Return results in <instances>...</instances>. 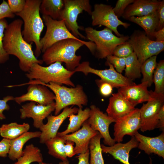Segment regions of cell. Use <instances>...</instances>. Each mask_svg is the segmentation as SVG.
<instances>
[{
  "mask_svg": "<svg viewBox=\"0 0 164 164\" xmlns=\"http://www.w3.org/2000/svg\"><path fill=\"white\" fill-rule=\"evenodd\" d=\"M23 24L22 20L19 19L8 24L5 30L3 43L7 53L9 55L16 56L19 60L20 69L28 72L33 64L41 65L43 62L36 58L32 50L31 44L24 39L21 30Z\"/></svg>",
  "mask_w": 164,
  "mask_h": 164,
  "instance_id": "obj_1",
  "label": "cell"
},
{
  "mask_svg": "<svg viewBox=\"0 0 164 164\" xmlns=\"http://www.w3.org/2000/svg\"><path fill=\"white\" fill-rule=\"evenodd\" d=\"M85 45L94 55L96 46L91 41L68 39L59 41L47 48L43 53L42 60L47 65L56 62L64 63L66 69L74 71L80 64L82 57L76 51Z\"/></svg>",
  "mask_w": 164,
  "mask_h": 164,
  "instance_id": "obj_2",
  "label": "cell"
},
{
  "mask_svg": "<svg viewBox=\"0 0 164 164\" xmlns=\"http://www.w3.org/2000/svg\"><path fill=\"white\" fill-rule=\"evenodd\" d=\"M41 0H26L23 10L15 14L20 17L24 24L22 34L24 40L28 43H34L36 49L34 53L36 57L41 53L40 47V36L44 25L40 15Z\"/></svg>",
  "mask_w": 164,
  "mask_h": 164,
  "instance_id": "obj_3",
  "label": "cell"
},
{
  "mask_svg": "<svg viewBox=\"0 0 164 164\" xmlns=\"http://www.w3.org/2000/svg\"><path fill=\"white\" fill-rule=\"evenodd\" d=\"M31 83L44 85L53 92L55 96V115L58 114L63 109L70 105H75L79 108H82L83 106L87 104V96L83 87L80 84L69 87L53 82L45 84L36 80H32Z\"/></svg>",
  "mask_w": 164,
  "mask_h": 164,
  "instance_id": "obj_4",
  "label": "cell"
},
{
  "mask_svg": "<svg viewBox=\"0 0 164 164\" xmlns=\"http://www.w3.org/2000/svg\"><path fill=\"white\" fill-rule=\"evenodd\" d=\"M62 63L56 62L47 67L33 63L26 76L30 80H38L45 84L53 82L60 85L63 84L72 87H75L71 80L75 72L68 70Z\"/></svg>",
  "mask_w": 164,
  "mask_h": 164,
  "instance_id": "obj_5",
  "label": "cell"
},
{
  "mask_svg": "<svg viewBox=\"0 0 164 164\" xmlns=\"http://www.w3.org/2000/svg\"><path fill=\"white\" fill-rule=\"evenodd\" d=\"M86 38L94 43L96 46L94 55L99 59H103L113 55L114 51L118 45L127 41L128 36L118 37L114 35L112 31L105 27L97 30L90 27L84 29Z\"/></svg>",
  "mask_w": 164,
  "mask_h": 164,
  "instance_id": "obj_6",
  "label": "cell"
},
{
  "mask_svg": "<svg viewBox=\"0 0 164 164\" xmlns=\"http://www.w3.org/2000/svg\"><path fill=\"white\" fill-rule=\"evenodd\" d=\"M142 64L149 58L157 56L164 50V41L151 40L144 31L135 30L128 41Z\"/></svg>",
  "mask_w": 164,
  "mask_h": 164,
  "instance_id": "obj_7",
  "label": "cell"
},
{
  "mask_svg": "<svg viewBox=\"0 0 164 164\" xmlns=\"http://www.w3.org/2000/svg\"><path fill=\"white\" fill-rule=\"evenodd\" d=\"M64 5L61 11L60 20H63L69 30L75 37L86 39L79 32L82 28L77 21L79 14L85 11L90 15L92 12L89 0H63Z\"/></svg>",
  "mask_w": 164,
  "mask_h": 164,
  "instance_id": "obj_8",
  "label": "cell"
},
{
  "mask_svg": "<svg viewBox=\"0 0 164 164\" xmlns=\"http://www.w3.org/2000/svg\"><path fill=\"white\" fill-rule=\"evenodd\" d=\"M42 16V19L46 27L45 34L40 40V47L43 53L59 41L68 39L81 40L71 32L63 20H54L49 16Z\"/></svg>",
  "mask_w": 164,
  "mask_h": 164,
  "instance_id": "obj_9",
  "label": "cell"
},
{
  "mask_svg": "<svg viewBox=\"0 0 164 164\" xmlns=\"http://www.w3.org/2000/svg\"><path fill=\"white\" fill-rule=\"evenodd\" d=\"M109 68L104 70H98L91 67L90 63L85 61L80 63L74 70V71L80 72L85 75L91 73L99 77L102 80L107 82L112 85L113 87L121 88L135 84L121 73L117 72L111 64L106 62Z\"/></svg>",
  "mask_w": 164,
  "mask_h": 164,
  "instance_id": "obj_10",
  "label": "cell"
},
{
  "mask_svg": "<svg viewBox=\"0 0 164 164\" xmlns=\"http://www.w3.org/2000/svg\"><path fill=\"white\" fill-rule=\"evenodd\" d=\"M152 99L143 104L140 109V129L142 132L158 128L159 111L164 105V94H157L150 91Z\"/></svg>",
  "mask_w": 164,
  "mask_h": 164,
  "instance_id": "obj_11",
  "label": "cell"
},
{
  "mask_svg": "<svg viewBox=\"0 0 164 164\" xmlns=\"http://www.w3.org/2000/svg\"><path fill=\"white\" fill-rule=\"evenodd\" d=\"M91 15L93 26H104L113 31L118 37L123 35L118 30L119 26H122L127 28L130 25L119 20L114 13L113 7L109 5L102 3L95 4Z\"/></svg>",
  "mask_w": 164,
  "mask_h": 164,
  "instance_id": "obj_12",
  "label": "cell"
},
{
  "mask_svg": "<svg viewBox=\"0 0 164 164\" xmlns=\"http://www.w3.org/2000/svg\"><path fill=\"white\" fill-rule=\"evenodd\" d=\"M140 126V109L135 108L128 114L116 121L114 125V141L115 142H121L126 135L134 136Z\"/></svg>",
  "mask_w": 164,
  "mask_h": 164,
  "instance_id": "obj_13",
  "label": "cell"
},
{
  "mask_svg": "<svg viewBox=\"0 0 164 164\" xmlns=\"http://www.w3.org/2000/svg\"><path fill=\"white\" fill-rule=\"evenodd\" d=\"M90 108V116L87 121L91 128L100 134L104 144L109 146L114 145L115 142L111 137L109 127L112 123L115 122V121L94 105H91Z\"/></svg>",
  "mask_w": 164,
  "mask_h": 164,
  "instance_id": "obj_14",
  "label": "cell"
},
{
  "mask_svg": "<svg viewBox=\"0 0 164 164\" xmlns=\"http://www.w3.org/2000/svg\"><path fill=\"white\" fill-rule=\"evenodd\" d=\"M79 108L76 107H67L63 111L56 115H49L47 117V121L43 124L39 129L41 132L39 138L41 143H45L49 139L54 138L57 135L58 131L63 121L72 114L77 113Z\"/></svg>",
  "mask_w": 164,
  "mask_h": 164,
  "instance_id": "obj_15",
  "label": "cell"
},
{
  "mask_svg": "<svg viewBox=\"0 0 164 164\" xmlns=\"http://www.w3.org/2000/svg\"><path fill=\"white\" fill-rule=\"evenodd\" d=\"M27 92L21 96L14 97V100L18 104L26 101L36 102L39 104L46 105L54 102L55 96L47 87L41 84H30Z\"/></svg>",
  "mask_w": 164,
  "mask_h": 164,
  "instance_id": "obj_16",
  "label": "cell"
},
{
  "mask_svg": "<svg viewBox=\"0 0 164 164\" xmlns=\"http://www.w3.org/2000/svg\"><path fill=\"white\" fill-rule=\"evenodd\" d=\"M55 109V102L46 105H36V103L31 101L22 106L19 109L20 118L25 119L32 118L33 120L34 126L39 128L43 124V121Z\"/></svg>",
  "mask_w": 164,
  "mask_h": 164,
  "instance_id": "obj_17",
  "label": "cell"
},
{
  "mask_svg": "<svg viewBox=\"0 0 164 164\" xmlns=\"http://www.w3.org/2000/svg\"><path fill=\"white\" fill-rule=\"evenodd\" d=\"M98 132L92 129L87 120L83 124L81 128L77 131L60 136L65 141H71L75 143L74 151L75 155L84 152L88 150L90 140Z\"/></svg>",
  "mask_w": 164,
  "mask_h": 164,
  "instance_id": "obj_18",
  "label": "cell"
},
{
  "mask_svg": "<svg viewBox=\"0 0 164 164\" xmlns=\"http://www.w3.org/2000/svg\"><path fill=\"white\" fill-rule=\"evenodd\" d=\"M147 82H142L119 88L118 93L134 107L138 104L147 102L152 99L150 91H148Z\"/></svg>",
  "mask_w": 164,
  "mask_h": 164,
  "instance_id": "obj_19",
  "label": "cell"
},
{
  "mask_svg": "<svg viewBox=\"0 0 164 164\" xmlns=\"http://www.w3.org/2000/svg\"><path fill=\"white\" fill-rule=\"evenodd\" d=\"M161 2L157 0H135L127 7L122 17L128 19L132 16L141 17L152 14L157 11Z\"/></svg>",
  "mask_w": 164,
  "mask_h": 164,
  "instance_id": "obj_20",
  "label": "cell"
},
{
  "mask_svg": "<svg viewBox=\"0 0 164 164\" xmlns=\"http://www.w3.org/2000/svg\"><path fill=\"white\" fill-rule=\"evenodd\" d=\"M134 137L138 142V148L149 155L154 153L164 158V133L154 137L145 136L138 132Z\"/></svg>",
  "mask_w": 164,
  "mask_h": 164,
  "instance_id": "obj_21",
  "label": "cell"
},
{
  "mask_svg": "<svg viewBox=\"0 0 164 164\" xmlns=\"http://www.w3.org/2000/svg\"><path fill=\"white\" fill-rule=\"evenodd\" d=\"M135 108L118 93L112 94L106 111L115 121L128 114Z\"/></svg>",
  "mask_w": 164,
  "mask_h": 164,
  "instance_id": "obj_22",
  "label": "cell"
},
{
  "mask_svg": "<svg viewBox=\"0 0 164 164\" xmlns=\"http://www.w3.org/2000/svg\"><path fill=\"white\" fill-rule=\"evenodd\" d=\"M138 143L133 136L128 142L125 143L118 142L109 146L102 144L101 147L102 153L111 154L123 164H130L129 162V152L133 149L138 147Z\"/></svg>",
  "mask_w": 164,
  "mask_h": 164,
  "instance_id": "obj_23",
  "label": "cell"
},
{
  "mask_svg": "<svg viewBox=\"0 0 164 164\" xmlns=\"http://www.w3.org/2000/svg\"><path fill=\"white\" fill-rule=\"evenodd\" d=\"M41 133L40 131H28L16 138L10 140L8 154L9 159L12 161L18 159L23 154V148L25 144L32 138H39Z\"/></svg>",
  "mask_w": 164,
  "mask_h": 164,
  "instance_id": "obj_24",
  "label": "cell"
},
{
  "mask_svg": "<svg viewBox=\"0 0 164 164\" xmlns=\"http://www.w3.org/2000/svg\"><path fill=\"white\" fill-rule=\"evenodd\" d=\"M77 114H72L69 117V123L67 129L61 132H58L57 135L62 136L73 133L79 130L83 123L88 119L90 108H86L84 110L79 108Z\"/></svg>",
  "mask_w": 164,
  "mask_h": 164,
  "instance_id": "obj_25",
  "label": "cell"
},
{
  "mask_svg": "<svg viewBox=\"0 0 164 164\" xmlns=\"http://www.w3.org/2000/svg\"><path fill=\"white\" fill-rule=\"evenodd\" d=\"M128 20L135 23L141 27L146 35L151 37L153 33L157 29L158 23L157 11L155 12L143 16H132Z\"/></svg>",
  "mask_w": 164,
  "mask_h": 164,
  "instance_id": "obj_26",
  "label": "cell"
},
{
  "mask_svg": "<svg viewBox=\"0 0 164 164\" xmlns=\"http://www.w3.org/2000/svg\"><path fill=\"white\" fill-rule=\"evenodd\" d=\"M30 128L28 123L19 124L12 122L2 125L0 128V135L3 138L12 140L28 131Z\"/></svg>",
  "mask_w": 164,
  "mask_h": 164,
  "instance_id": "obj_27",
  "label": "cell"
},
{
  "mask_svg": "<svg viewBox=\"0 0 164 164\" xmlns=\"http://www.w3.org/2000/svg\"><path fill=\"white\" fill-rule=\"evenodd\" d=\"M64 5L63 0H42L40 12L43 15L49 16L54 20H60Z\"/></svg>",
  "mask_w": 164,
  "mask_h": 164,
  "instance_id": "obj_28",
  "label": "cell"
},
{
  "mask_svg": "<svg viewBox=\"0 0 164 164\" xmlns=\"http://www.w3.org/2000/svg\"><path fill=\"white\" fill-rule=\"evenodd\" d=\"M48 153L62 161L67 160L66 155L64 146L65 141L60 137L57 135L46 142Z\"/></svg>",
  "mask_w": 164,
  "mask_h": 164,
  "instance_id": "obj_29",
  "label": "cell"
},
{
  "mask_svg": "<svg viewBox=\"0 0 164 164\" xmlns=\"http://www.w3.org/2000/svg\"><path fill=\"white\" fill-rule=\"evenodd\" d=\"M14 164H30L33 162L38 163L43 161L40 149L31 144L26 145L22 155Z\"/></svg>",
  "mask_w": 164,
  "mask_h": 164,
  "instance_id": "obj_30",
  "label": "cell"
},
{
  "mask_svg": "<svg viewBox=\"0 0 164 164\" xmlns=\"http://www.w3.org/2000/svg\"><path fill=\"white\" fill-rule=\"evenodd\" d=\"M125 76L132 80L140 78L141 75V64L135 53H132L125 58Z\"/></svg>",
  "mask_w": 164,
  "mask_h": 164,
  "instance_id": "obj_31",
  "label": "cell"
},
{
  "mask_svg": "<svg viewBox=\"0 0 164 164\" xmlns=\"http://www.w3.org/2000/svg\"><path fill=\"white\" fill-rule=\"evenodd\" d=\"M102 138V136L98 132L90 141L89 145L90 155V164H104L101 144Z\"/></svg>",
  "mask_w": 164,
  "mask_h": 164,
  "instance_id": "obj_32",
  "label": "cell"
},
{
  "mask_svg": "<svg viewBox=\"0 0 164 164\" xmlns=\"http://www.w3.org/2000/svg\"><path fill=\"white\" fill-rule=\"evenodd\" d=\"M157 56H152L144 61L141 66V73L143 78L142 82H147L150 87L153 83L154 71L156 68Z\"/></svg>",
  "mask_w": 164,
  "mask_h": 164,
  "instance_id": "obj_33",
  "label": "cell"
},
{
  "mask_svg": "<svg viewBox=\"0 0 164 164\" xmlns=\"http://www.w3.org/2000/svg\"><path fill=\"white\" fill-rule=\"evenodd\" d=\"M155 84L154 92L157 94H164V60L157 63L154 71L153 83Z\"/></svg>",
  "mask_w": 164,
  "mask_h": 164,
  "instance_id": "obj_34",
  "label": "cell"
},
{
  "mask_svg": "<svg viewBox=\"0 0 164 164\" xmlns=\"http://www.w3.org/2000/svg\"><path fill=\"white\" fill-rule=\"evenodd\" d=\"M8 25L5 19L0 20V63H4L9 59V55L5 50L3 43L5 30Z\"/></svg>",
  "mask_w": 164,
  "mask_h": 164,
  "instance_id": "obj_35",
  "label": "cell"
},
{
  "mask_svg": "<svg viewBox=\"0 0 164 164\" xmlns=\"http://www.w3.org/2000/svg\"><path fill=\"white\" fill-rule=\"evenodd\" d=\"M133 52L132 46L127 41L117 46L114 51L113 55L119 57L126 58Z\"/></svg>",
  "mask_w": 164,
  "mask_h": 164,
  "instance_id": "obj_36",
  "label": "cell"
},
{
  "mask_svg": "<svg viewBox=\"0 0 164 164\" xmlns=\"http://www.w3.org/2000/svg\"><path fill=\"white\" fill-rule=\"evenodd\" d=\"M106 58V62L112 65L118 73H121L125 70L126 63L125 58L111 55L108 56Z\"/></svg>",
  "mask_w": 164,
  "mask_h": 164,
  "instance_id": "obj_37",
  "label": "cell"
},
{
  "mask_svg": "<svg viewBox=\"0 0 164 164\" xmlns=\"http://www.w3.org/2000/svg\"><path fill=\"white\" fill-rule=\"evenodd\" d=\"M135 0H118L115 7L113 8V11L118 17L122 16L125 9L130 4L133 3Z\"/></svg>",
  "mask_w": 164,
  "mask_h": 164,
  "instance_id": "obj_38",
  "label": "cell"
},
{
  "mask_svg": "<svg viewBox=\"0 0 164 164\" xmlns=\"http://www.w3.org/2000/svg\"><path fill=\"white\" fill-rule=\"evenodd\" d=\"M96 82L99 87L100 93L102 96L108 97L111 94L113 87L111 85L101 79L96 80Z\"/></svg>",
  "mask_w": 164,
  "mask_h": 164,
  "instance_id": "obj_39",
  "label": "cell"
},
{
  "mask_svg": "<svg viewBox=\"0 0 164 164\" xmlns=\"http://www.w3.org/2000/svg\"><path fill=\"white\" fill-rule=\"evenodd\" d=\"M7 2L12 12L15 14L23 10L26 0H8Z\"/></svg>",
  "mask_w": 164,
  "mask_h": 164,
  "instance_id": "obj_40",
  "label": "cell"
},
{
  "mask_svg": "<svg viewBox=\"0 0 164 164\" xmlns=\"http://www.w3.org/2000/svg\"><path fill=\"white\" fill-rule=\"evenodd\" d=\"M15 14L11 11L7 1L3 0L0 4V20L6 18H13Z\"/></svg>",
  "mask_w": 164,
  "mask_h": 164,
  "instance_id": "obj_41",
  "label": "cell"
},
{
  "mask_svg": "<svg viewBox=\"0 0 164 164\" xmlns=\"http://www.w3.org/2000/svg\"><path fill=\"white\" fill-rule=\"evenodd\" d=\"M14 97L12 96H7L4 97L2 99H0V120L5 119V117L3 113L5 110H9L10 106L7 102L11 100H14Z\"/></svg>",
  "mask_w": 164,
  "mask_h": 164,
  "instance_id": "obj_42",
  "label": "cell"
},
{
  "mask_svg": "<svg viewBox=\"0 0 164 164\" xmlns=\"http://www.w3.org/2000/svg\"><path fill=\"white\" fill-rule=\"evenodd\" d=\"M158 23V27L155 31L159 30L164 27V1H161L157 10Z\"/></svg>",
  "mask_w": 164,
  "mask_h": 164,
  "instance_id": "obj_43",
  "label": "cell"
},
{
  "mask_svg": "<svg viewBox=\"0 0 164 164\" xmlns=\"http://www.w3.org/2000/svg\"><path fill=\"white\" fill-rule=\"evenodd\" d=\"M10 140L3 138L0 141V157L5 158L8 155Z\"/></svg>",
  "mask_w": 164,
  "mask_h": 164,
  "instance_id": "obj_44",
  "label": "cell"
},
{
  "mask_svg": "<svg viewBox=\"0 0 164 164\" xmlns=\"http://www.w3.org/2000/svg\"><path fill=\"white\" fill-rule=\"evenodd\" d=\"M74 143L71 141H65V152L67 157L70 158L75 155L73 146Z\"/></svg>",
  "mask_w": 164,
  "mask_h": 164,
  "instance_id": "obj_45",
  "label": "cell"
},
{
  "mask_svg": "<svg viewBox=\"0 0 164 164\" xmlns=\"http://www.w3.org/2000/svg\"><path fill=\"white\" fill-rule=\"evenodd\" d=\"M89 150L88 149L86 152L80 154L77 157L78 159V164H90L89 162Z\"/></svg>",
  "mask_w": 164,
  "mask_h": 164,
  "instance_id": "obj_46",
  "label": "cell"
},
{
  "mask_svg": "<svg viewBox=\"0 0 164 164\" xmlns=\"http://www.w3.org/2000/svg\"><path fill=\"white\" fill-rule=\"evenodd\" d=\"M151 37H155L156 41H164V27L159 30L154 31Z\"/></svg>",
  "mask_w": 164,
  "mask_h": 164,
  "instance_id": "obj_47",
  "label": "cell"
},
{
  "mask_svg": "<svg viewBox=\"0 0 164 164\" xmlns=\"http://www.w3.org/2000/svg\"><path fill=\"white\" fill-rule=\"evenodd\" d=\"M159 123L158 128L164 131V105L161 107L158 115Z\"/></svg>",
  "mask_w": 164,
  "mask_h": 164,
  "instance_id": "obj_48",
  "label": "cell"
},
{
  "mask_svg": "<svg viewBox=\"0 0 164 164\" xmlns=\"http://www.w3.org/2000/svg\"><path fill=\"white\" fill-rule=\"evenodd\" d=\"M59 164H69V163L67 159L64 161H62L60 162Z\"/></svg>",
  "mask_w": 164,
  "mask_h": 164,
  "instance_id": "obj_49",
  "label": "cell"
},
{
  "mask_svg": "<svg viewBox=\"0 0 164 164\" xmlns=\"http://www.w3.org/2000/svg\"><path fill=\"white\" fill-rule=\"evenodd\" d=\"M39 164H53L52 163H46V162H43L39 163Z\"/></svg>",
  "mask_w": 164,
  "mask_h": 164,
  "instance_id": "obj_50",
  "label": "cell"
},
{
  "mask_svg": "<svg viewBox=\"0 0 164 164\" xmlns=\"http://www.w3.org/2000/svg\"><path fill=\"white\" fill-rule=\"evenodd\" d=\"M150 162L149 163V164H152V160H151V159L150 158Z\"/></svg>",
  "mask_w": 164,
  "mask_h": 164,
  "instance_id": "obj_51",
  "label": "cell"
}]
</instances>
